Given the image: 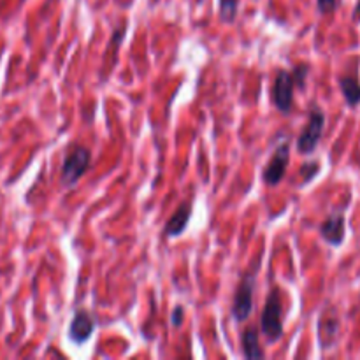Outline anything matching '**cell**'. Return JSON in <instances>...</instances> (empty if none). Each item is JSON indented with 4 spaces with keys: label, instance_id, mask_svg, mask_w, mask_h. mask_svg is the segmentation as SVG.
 Instances as JSON below:
<instances>
[{
    "label": "cell",
    "instance_id": "obj_17",
    "mask_svg": "<svg viewBox=\"0 0 360 360\" xmlns=\"http://www.w3.org/2000/svg\"><path fill=\"white\" fill-rule=\"evenodd\" d=\"M183 316H185V308L183 306H176L172 309V316H171V322L174 327H179L183 323Z\"/></svg>",
    "mask_w": 360,
    "mask_h": 360
},
{
    "label": "cell",
    "instance_id": "obj_15",
    "mask_svg": "<svg viewBox=\"0 0 360 360\" xmlns=\"http://www.w3.org/2000/svg\"><path fill=\"white\" fill-rule=\"evenodd\" d=\"M309 72V67L308 65H297L292 74H294V79H295V86L297 88H304L306 86V76Z\"/></svg>",
    "mask_w": 360,
    "mask_h": 360
},
{
    "label": "cell",
    "instance_id": "obj_2",
    "mask_svg": "<svg viewBox=\"0 0 360 360\" xmlns=\"http://www.w3.org/2000/svg\"><path fill=\"white\" fill-rule=\"evenodd\" d=\"M91 151L83 146H72L67 151L65 158H63L62 169H60V181L63 186L70 188L76 185L86 171L90 169Z\"/></svg>",
    "mask_w": 360,
    "mask_h": 360
},
{
    "label": "cell",
    "instance_id": "obj_8",
    "mask_svg": "<svg viewBox=\"0 0 360 360\" xmlns=\"http://www.w3.org/2000/svg\"><path fill=\"white\" fill-rule=\"evenodd\" d=\"M345 234H347V227H345V214L341 211L329 214L327 220L320 225V236L330 246L343 245Z\"/></svg>",
    "mask_w": 360,
    "mask_h": 360
},
{
    "label": "cell",
    "instance_id": "obj_18",
    "mask_svg": "<svg viewBox=\"0 0 360 360\" xmlns=\"http://www.w3.org/2000/svg\"><path fill=\"white\" fill-rule=\"evenodd\" d=\"M354 20L360 23V0H357V6H355V11H354Z\"/></svg>",
    "mask_w": 360,
    "mask_h": 360
},
{
    "label": "cell",
    "instance_id": "obj_1",
    "mask_svg": "<svg viewBox=\"0 0 360 360\" xmlns=\"http://www.w3.org/2000/svg\"><path fill=\"white\" fill-rule=\"evenodd\" d=\"M260 329L269 343H276L283 338V302L280 288H273L266 297L260 315Z\"/></svg>",
    "mask_w": 360,
    "mask_h": 360
},
{
    "label": "cell",
    "instance_id": "obj_19",
    "mask_svg": "<svg viewBox=\"0 0 360 360\" xmlns=\"http://www.w3.org/2000/svg\"><path fill=\"white\" fill-rule=\"evenodd\" d=\"M150 2H151V4H157V2H158V0H150Z\"/></svg>",
    "mask_w": 360,
    "mask_h": 360
},
{
    "label": "cell",
    "instance_id": "obj_3",
    "mask_svg": "<svg viewBox=\"0 0 360 360\" xmlns=\"http://www.w3.org/2000/svg\"><path fill=\"white\" fill-rule=\"evenodd\" d=\"M323 129H326V112L315 105L309 109L308 123L302 129L301 136L297 137V150L302 155H311L322 139Z\"/></svg>",
    "mask_w": 360,
    "mask_h": 360
},
{
    "label": "cell",
    "instance_id": "obj_10",
    "mask_svg": "<svg viewBox=\"0 0 360 360\" xmlns=\"http://www.w3.org/2000/svg\"><path fill=\"white\" fill-rule=\"evenodd\" d=\"M241 347H243V355H245V359L253 360V359L266 357V354H264V350L259 345V333H257L255 327H248V329H245V333H243L241 336Z\"/></svg>",
    "mask_w": 360,
    "mask_h": 360
},
{
    "label": "cell",
    "instance_id": "obj_7",
    "mask_svg": "<svg viewBox=\"0 0 360 360\" xmlns=\"http://www.w3.org/2000/svg\"><path fill=\"white\" fill-rule=\"evenodd\" d=\"M95 330V320L86 309H77L69 326V340L74 345H84Z\"/></svg>",
    "mask_w": 360,
    "mask_h": 360
},
{
    "label": "cell",
    "instance_id": "obj_11",
    "mask_svg": "<svg viewBox=\"0 0 360 360\" xmlns=\"http://www.w3.org/2000/svg\"><path fill=\"white\" fill-rule=\"evenodd\" d=\"M340 88L345 101L350 108H357L360 104V81L355 76H341Z\"/></svg>",
    "mask_w": 360,
    "mask_h": 360
},
{
    "label": "cell",
    "instance_id": "obj_12",
    "mask_svg": "<svg viewBox=\"0 0 360 360\" xmlns=\"http://www.w3.org/2000/svg\"><path fill=\"white\" fill-rule=\"evenodd\" d=\"M338 329H340V320H338L336 316H322L319 326V338L320 343L323 345V348H330V345L336 341Z\"/></svg>",
    "mask_w": 360,
    "mask_h": 360
},
{
    "label": "cell",
    "instance_id": "obj_16",
    "mask_svg": "<svg viewBox=\"0 0 360 360\" xmlns=\"http://www.w3.org/2000/svg\"><path fill=\"white\" fill-rule=\"evenodd\" d=\"M316 7L322 14H330L336 11L338 0H316Z\"/></svg>",
    "mask_w": 360,
    "mask_h": 360
},
{
    "label": "cell",
    "instance_id": "obj_9",
    "mask_svg": "<svg viewBox=\"0 0 360 360\" xmlns=\"http://www.w3.org/2000/svg\"><path fill=\"white\" fill-rule=\"evenodd\" d=\"M190 217H192V204L183 202L178 210L174 211L169 221L164 227V236L165 238H178L183 232L186 231L190 224Z\"/></svg>",
    "mask_w": 360,
    "mask_h": 360
},
{
    "label": "cell",
    "instance_id": "obj_14",
    "mask_svg": "<svg viewBox=\"0 0 360 360\" xmlns=\"http://www.w3.org/2000/svg\"><path fill=\"white\" fill-rule=\"evenodd\" d=\"M320 171V165L319 162H306L304 165L301 167V178L302 183H309Z\"/></svg>",
    "mask_w": 360,
    "mask_h": 360
},
{
    "label": "cell",
    "instance_id": "obj_6",
    "mask_svg": "<svg viewBox=\"0 0 360 360\" xmlns=\"http://www.w3.org/2000/svg\"><path fill=\"white\" fill-rule=\"evenodd\" d=\"M288 160H290V146L288 143H283L276 148L267 167L262 171V181L267 186H276L278 183H281L287 172Z\"/></svg>",
    "mask_w": 360,
    "mask_h": 360
},
{
    "label": "cell",
    "instance_id": "obj_5",
    "mask_svg": "<svg viewBox=\"0 0 360 360\" xmlns=\"http://www.w3.org/2000/svg\"><path fill=\"white\" fill-rule=\"evenodd\" d=\"M294 91H295V79L294 74L287 69H280L276 72L273 84V101L274 105L280 112L288 115L292 111L294 104Z\"/></svg>",
    "mask_w": 360,
    "mask_h": 360
},
{
    "label": "cell",
    "instance_id": "obj_13",
    "mask_svg": "<svg viewBox=\"0 0 360 360\" xmlns=\"http://www.w3.org/2000/svg\"><path fill=\"white\" fill-rule=\"evenodd\" d=\"M218 7H220L221 21L225 23H232L238 18L239 0H218Z\"/></svg>",
    "mask_w": 360,
    "mask_h": 360
},
{
    "label": "cell",
    "instance_id": "obj_4",
    "mask_svg": "<svg viewBox=\"0 0 360 360\" xmlns=\"http://www.w3.org/2000/svg\"><path fill=\"white\" fill-rule=\"evenodd\" d=\"M255 271H248L239 281L232 301V316L238 322H246L253 311V297H255Z\"/></svg>",
    "mask_w": 360,
    "mask_h": 360
}]
</instances>
